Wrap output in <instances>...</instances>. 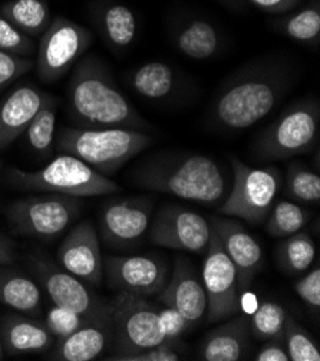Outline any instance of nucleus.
<instances>
[{"mask_svg":"<svg viewBox=\"0 0 320 361\" xmlns=\"http://www.w3.org/2000/svg\"><path fill=\"white\" fill-rule=\"evenodd\" d=\"M53 95L34 88L20 85L0 102V152L8 150L25 134L33 117Z\"/></svg>","mask_w":320,"mask_h":361,"instance_id":"19","label":"nucleus"},{"mask_svg":"<svg viewBox=\"0 0 320 361\" xmlns=\"http://www.w3.org/2000/svg\"><path fill=\"white\" fill-rule=\"evenodd\" d=\"M247 2L266 13L283 15L296 9L302 0H247Z\"/></svg>","mask_w":320,"mask_h":361,"instance_id":"42","label":"nucleus"},{"mask_svg":"<svg viewBox=\"0 0 320 361\" xmlns=\"http://www.w3.org/2000/svg\"><path fill=\"white\" fill-rule=\"evenodd\" d=\"M157 301L179 311L193 326L203 319L207 312V295L201 276L190 261L183 257L177 258L172 275L157 294Z\"/></svg>","mask_w":320,"mask_h":361,"instance_id":"18","label":"nucleus"},{"mask_svg":"<svg viewBox=\"0 0 320 361\" xmlns=\"http://www.w3.org/2000/svg\"><path fill=\"white\" fill-rule=\"evenodd\" d=\"M98 26L113 49H128L135 38L138 22L134 12L118 2L103 4L98 11Z\"/></svg>","mask_w":320,"mask_h":361,"instance_id":"26","label":"nucleus"},{"mask_svg":"<svg viewBox=\"0 0 320 361\" xmlns=\"http://www.w3.org/2000/svg\"><path fill=\"white\" fill-rule=\"evenodd\" d=\"M114 354L106 360L138 353L167 343L158 308L147 297L118 291L110 300ZM172 343V341H171Z\"/></svg>","mask_w":320,"mask_h":361,"instance_id":"7","label":"nucleus"},{"mask_svg":"<svg viewBox=\"0 0 320 361\" xmlns=\"http://www.w3.org/2000/svg\"><path fill=\"white\" fill-rule=\"evenodd\" d=\"M0 15L27 36H41L52 22L45 0H8L0 6Z\"/></svg>","mask_w":320,"mask_h":361,"instance_id":"27","label":"nucleus"},{"mask_svg":"<svg viewBox=\"0 0 320 361\" xmlns=\"http://www.w3.org/2000/svg\"><path fill=\"white\" fill-rule=\"evenodd\" d=\"M286 318L288 312L279 302L266 301L256 310L253 317L248 319L250 333L253 337L263 341L281 338Z\"/></svg>","mask_w":320,"mask_h":361,"instance_id":"33","label":"nucleus"},{"mask_svg":"<svg viewBox=\"0 0 320 361\" xmlns=\"http://www.w3.org/2000/svg\"><path fill=\"white\" fill-rule=\"evenodd\" d=\"M56 108L58 99L52 97L33 117L25 131L29 147L44 157L51 156L53 152L56 140Z\"/></svg>","mask_w":320,"mask_h":361,"instance_id":"30","label":"nucleus"},{"mask_svg":"<svg viewBox=\"0 0 320 361\" xmlns=\"http://www.w3.org/2000/svg\"><path fill=\"white\" fill-rule=\"evenodd\" d=\"M227 2H231V4H233V2H237V0H227Z\"/></svg>","mask_w":320,"mask_h":361,"instance_id":"46","label":"nucleus"},{"mask_svg":"<svg viewBox=\"0 0 320 361\" xmlns=\"http://www.w3.org/2000/svg\"><path fill=\"white\" fill-rule=\"evenodd\" d=\"M92 44V33L82 25L56 16L44 32L37 58L38 77L45 84L63 78Z\"/></svg>","mask_w":320,"mask_h":361,"instance_id":"10","label":"nucleus"},{"mask_svg":"<svg viewBox=\"0 0 320 361\" xmlns=\"http://www.w3.org/2000/svg\"><path fill=\"white\" fill-rule=\"evenodd\" d=\"M266 224V232L273 238H289L300 232L309 222V213L299 204L281 200L274 203Z\"/></svg>","mask_w":320,"mask_h":361,"instance_id":"31","label":"nucleus"},{"mask_svg":"<svg viewBox=\"0 0 320 361\" xmlns=\"http://www.w3.org/2000/svg\"><path fill=\"white\" fill-rule=\"evenodd\" d=\"M0 176H2V161H0Z\"/></svg>","mask_w":320,"mask_h":361,"instance_id":"45","label":"nucleus"},{"mask_svg":"<svg viewBox=\"0 0 320 361\" xmlns=\"http://www.w3.org/2000/svg\"><path fill=\"white\" fill-rule=\"evenodd\" d=\"M0 304L19 314L39 317L44 311L42 288L29 275L4 265L0 267Z\"/></svg>","mask_w":320,"mask_h":361,"instance_id":"23","label":"nucleus"},{"mask_svg":"<svg viewBox=\"0 0 320 361\" xmlns=\"http://www.w3.org/2000/svg\"><path fill=\"white\" fill-rule=\"evenodd\" d=\"M212 235L210 221L200 213L174 203L164 204L148 229V238L154 245L205 254Z\"/></svg>","mask_w":320,"mask_h":361,"instance_id":"13","label":"nucleus"},{"mask_svg":"<svg viewBox=\"0 0 320 361\" xmlns=\"http://www.w3.org/2000/svg\"><path fill=\"white\" fill-rule=\"evenodd\" d=\"M56 261L60 268L88 285L99 286L103 278V259L98 232L88 221L78 224L62 240Z\"/></svg>","mask_w":320,"mask_h":361,"instance_id":"16","label":"nucleus"},{"mask_svg":"<svg viewBox=\"0 0 320 361\" xmlns=\"http://www.w3.org/2000/svg\"><path fill=\"white\" fill-rule=\"evenodd\" d=\"M128 82L139 97L150 101H162L179 88L175 69L161 61H151L135 68Z\"/></svg>","mask_w":320,"mask_h":361,"instance_id":"25","label":"nucleus"},{"mask_svg":"<svg viewBox=\"0 0 320 361\" xmlns=\"http://www.w3.org/2000/svg\"><path fill=\"white\" fill-rule=\"evenodd\" d=\"M113 344L111 312L89 319L70 336L56 340L48 353L55 361H91L101 357Z\"/></svg>","mask_w":320,"mask_h":361,"instance_id":"20","label":"nucleus"},{"mask_svg":"<svg viewBox=\"0 0 320 361\" xmlns=\"http://www.w3.org/2000/svg\"><path fill=\"white\" fill-rule=\"evenodd\" d=\"M276 254L281 271L296 276L309 271L316 261V245L306 232L300 231L284 239Z\"/></svg>","mask_w":320,"mask_h":361,"instance_id":"29","label":"nucleus"},{"mask_svg":"<svg viewBox=\"0 0 320 361\" xmlns=\"http://www.w3.org/2000/svg\"><path fill=\"white\" fill-rule=\"evenodd\" d=\"M0 51L26 58L34 54V44L30 36L20 32L2 15H0Z\"/></svg>","mask_w":320,"mask_h":361,"instance_id":"36","label":"nucleus"},{"mask_svg":"<svg viewBox=\"0 0 320 361\" xmlns=\"http://www.w3.org/2000/svg\"><path fill=\"white\" fill-rule=\"evenodd\" d=\"M247 315H237L223 326L207 333L201 345L200 357L204 361H238L250 353V324Z\"/></svg>","mask_w":320,"mask_h":361,"instance_id":"22","label":"nucleus"},{"mask_svg":"<svg viewBox=\"0 0 320 361\" xmlns=\"http://www.w3.org/2000/svg\"><path fill=\"white\" fill-rule=\"evenodd\" d=\"M253 360L255 361H290L283 337L266 340L262 348L255 354Z\"/></svg>","mask_w":320,"mask_h":361,"instance_id":"41","label":"nucleus"},{"mask_svg":"<svg viewBox=\"0 0 320 361\" xmlns=\"http://www.w3.org/2000/svg\"><path fill=\"white\" fill-rule=\"evenodd\" d=\"M8 183L20 190L60 193L75 197L106 196L121 192L120 185L108 176L69 154H60L37 171L9 169Z\"/></svg>","mask_w":320,"mask_h":361,"instance_id":"5","label":"nucleus"},{"mask_svg":"<svg viewBox=\"0 0 320 361\" xmlns=\"http://www.w3.org/2000/svg\"><path fill=\"white\" fill-rule=\"evenodd\" d=\"M283 341L290 361H320V350L313 337L290 315L284 322Z\"/></svg>","mask_w":320,"mask_h":361,"instance_id":"34","label":"nucleus"},{"mask_svg":"<svg viewBox=\"0 0 320 361\" xmlns=\"http://www.w3.org/2000/svg\"><path fill=\"white\" fill-rule=\"evenodd\" d=\"M201 281L207 295V322H219L240 312L236 267L215 231L205 250Z\"/></svg>","mask_w":320,"mask_h":361,"instance_id":"12","label":"nucleus"},{"mask_svg":"<svg viewBox=\"0 0 320 361\" xmlns=\"http://www.w3.org/2000/svg\"><path fill=\"white\" fill-rule=\"evenodd\" d=\"M0 360H4V344H2V338H0Z\"/></svg>","mask_w":320,"mask_h":361,"instance_id":"44","label":"nucleus"},{"mask_svg":"<svg viewBox=\"0 0 320 361\" xmlns=\"http://www.w3.org/2000/svg\"><path fill=\"white\" fill-rule=\"evenodd\" d=\"M0 338L9 355L44 354L55 344V337L44 321L15 312L0 318Z\"/></svg>","mask_w":320,"mask_h":361,"instance_id":"21","label":"nucleus"},{"mask_svg":"<svg viewBox=\"0 0 320 361\" xmlns=\"http://www.w3.org/2000/svg\"><path fill=\"white\" fill-rule=\"evenodd\" d=\"M55 144L94 170L110 176L153 144L151 135L129 128H63Z\"/></svg>","mask_w":320,"mask_h":361,"instance_id":"4","label":"nucleus"},{"mask_svg":"<svg viewBox=\"0 0 320 361\" xmlns=\"http://www.w3.org/2000/svg\"><path fill=\"white\" fill-rule=\"evenodd\" d=\"M132 180L138 188L204 204L219 203L226 193L220 164L193 152L154 153L134 169Z\"/></svg>","mask_w":320,"mask_h":361,"instance_id":"2","label":"nucleus"},{"mask_svg":"<svg viewBox=\"0 0 320 361\" xmlns=\"http://www.w3.org/2000/svg\"><path fill=\"white\" fill-rule=\"evenodd\" d=\"M34 62L26 56H19L0 51V91H4L13 81L27 74Z\"/></svg>","mask_w":320,"mask_h":361,"instance_id":"37","label":"nucleus"},{"mask_svg":"<svg viewBox=\"0 0 320 361\" xmlns=\"http://www.w3.org/2000/svg\"><path fill=\"white\" fill-rule=\"evenodd\" d=\"M29 268L51 300V304L77 311L87 318L110 314L108 300L96 295L84 281L66 272L55 262L42 257H32Z\"/></svg>","mask_w":320,"mask_h":361,"instance_id":"11","label":"nucleus"},{"mask_svg":"<svg viewBox=\"0 0 320 361\" xmlns=\"http://www.w3.org/2000/svg\"><path fill=\"white\" fill-rule=\"evenodd\" d=\"M177 345H179V343L167 341L153 348L117 357L115 360L117 361H180L183 358H181V354L177 351Z\"/></svg>","mask_w":320,"mask_h":361,"instance_id":"40","label":"nucleus"},{"mask_svg":"<svg viewBox=\"0 0 320 361\" xmlns=\"http://www.w3.org/2000/svg\"><path fill=\"white\" fill-rule=\"evenodd\" d=\"M103 271L108 285L115 291L154 297L168 281L167 265L153 257H108Z\"/></svg>","mask_w":320,"mask_h":361,"instance_id":"15","label":"nucleus"},{"mask_svg":"<svg viewBox=\"0 0 320 361\" xmlns=\"http://www.w3.org/2000/svg\"><path fill=\"white\" fill-rule=\"evenodd\" d=\"M175 49L193 61L215 58L222 47L223 36L217 26L205 19H190L172 33Z\"/></svg>","mask_w":320,"mask_h":361,"instance_id":"24","label":"nucleus"},{"mask_svg":"<svg viewBox=\"0 0 320 361\" xmlns=\"http://www.w3.org/2000/svg\"><path fill=\"white\" fill-rule=\"evenodd\" d=\"M286 195L300 203L319 204L320 177L300 161H293L286 171Z\"/></svg>","mask_w":320,"mask_h":361,"instance_id":"32","label":"nucleus"},{"mask_svg":"<svg viewBox=\"0 0 320 361\" xmlns=\"http://www.w3.org/2000/svg\"><path fill=\"white\" fill-rule=\"evenodd\" d=\"M16 261L15 245L11 239L0 236V267L11 265Z\"/></svg>","mask_w":320,"mask_h":361,"instance_id":"43","label":"nucleus"},{"mask_svg":"<svg viewBox=\"0 0 320 361\" xmlns=\"http://www.w3.org/2000/svg\"><path fill=\"white\" fill-rule=\"evenodd\" d=\"M68 106L74 120L87 128H129L144 131L141 117L96 56L81 59L68 84Z\"/></svg>","mask_w":320,"mask_h":361,"instance_id":"3","label":"nucleus"},{"mask_svg":"<svg viewBox=\"0 0 320 361\" xmlns=\"http://www.w3.org/2000/svg\"><path fill=\"white\" fill-rule=\"evenodd\" d=\"M154 202L147 196H129L110 200L99 216L102 240L117 249L136 245L151 225Z\"/></svg>","mask_w":320,"mask_h":361,"instance_id":"14","label":"nucleus"},{"mask_svg":"<svg viewBox=\"0 0 320 361\" xmlns=\"http://www.w3.org/2000/svg\"><path fill=\"white\" fill-rule=\"evenodd\" d=\"M297 71L281 58L248 62L224 81L212 101L211 124L223 131L250 128L296 84Z\"/></svg>","mask_w":320,"mask_h":361,"instance_id":"1","label":"nucleus"},{"mask_svg":"<svg viewBox=\"0 0 320 361\" xmlns=\"http://www.w3.org/2000/svg\"><path fill=\"white\" fill-rule=\"evenodd\" d=\"M89 319L92 318H87L85 315L77 311L52 304L49 310L45 312V317L42 321L45 322V326L52 333L56 341L75 333L77 330L84 327Z\"/></svg>","mask_w":320,"mask_h":361,"instance_id":"35","label":"nucleus"},{"mask_svg":"<svg viewBox=\"0 0 320 361\" xmlns=\"http://www.w3.org/2000/svg\"><path fill=\"white\" fill-rule=\"evenodd\" d=\"M295 291L312 312L320 310V268L319 262L300 279L295 282Z\"/></svg>","mask_w":320,"mask_h":361,"instance_id":"38","label":"nucleus"},{"mask_svg":"<svg viewBox=\"0 0 320 361\" xmlns=\"http://www.w3.org/2000/svg\"><path fill=\"white\" fill-rule=\"evenodd\" d=\"M319 126V101H296L257 135L255 156L262 161H279L310 153L317 146Z\"/></svg>","mask_w":320,"mask_h":361,"instance_id":"6","label":"nucleus"},{"mask_svg":"<svg viewBox=\"0 0 320 361\" xmlns=\"http://www.w3.org/2000/svg\"><path fill=\"white\" fill-rule=\"evenodd\" d=\"M82 207V197L45 192L11 203L6 218L16 235L53 240L78 219Z\"/></svg>","mask_w":320,"mask_h":361,"instance_id":"8","label":"nucleus"},{"mask_svg":"<svg viewBox=\"0 0 320 361\" xmlns=\"http://www.w3.org/2000/svg\"><path fill=\"white\" fill-rule=\"evenodd\" d=\"M274 25L288 38L317 48L320 42V2L312 0L309 5L283 16Z\"/></svg>","mask_w":320,"mask_h":361,"instance_id":"28","label":"nucleus"},{"mask_svg":"<svg viewBox=\"0 0 320 361\" xmlns=\"http://www.w3.org/2000/svg\"><path fill=\"white\" fill-rule=\"evenodd\" d=\"M233 186L220 206V213L253 225H260L276 203L281 174L276 166L255 169L237 157H230Z\"/></svg>","mask_w":320,"mask_h":361,"instance_id":"9","label":"nucleus"},{"mask_svg":"<svg viewBox=\"0 0 320 361\" xmlns=\"http://www.w3.org/2000/svg\"><path fill=\"white\" fill-rule=\"evenodd\" d=\"M210 225L236 267L238 291L245 293L264 267V255L260 243L241 224L231 218L215 216L210 219Z\"/></svg>","mask_w":320,"mask_h":361,"instance_id":"17","label":"nucleus"},{"mask_svg":"<svg viewBox=\"0 0 320 361\" xmlns=\"http://www.w3.org/2000/svg\"><path fill=\"white\" fill-rule=\"evenodd\" d=\"M158 315L168 341L179 343L180 338L194 327L184 315L171 307L164 305V308L158 310Z\"/></svg>","mask_w":320,"mask_h":361,"instance_id":"39","label":"nucleus"}]
</instances>
